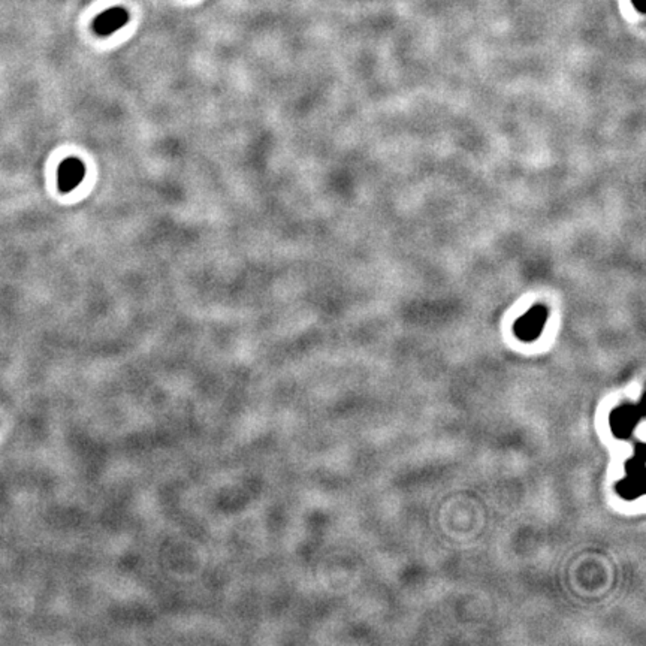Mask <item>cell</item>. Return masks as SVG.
I'll use <instances>...</instances> for the list:
<instances>
[{"label":"cell","instance_id":"5b68a950","mask_svg":"<svg viewBox=\"0 0 646 646\" xmlns=\"http://www.w3.org/2000/svg\"><path fill=\"white\" fill-rule=\"evenodd\" d=\"M643 2H645V0H633V5L638 8V11L642 13L643 11Z\"/></svg>","mask_w":646,"mask_h":646},{"label":"cell","instance_id":"3957f363","mask_svg":"<svg viewBox=\"0 0 646 646\" xmlns=\"http://www.w3.org/2000/svg\"><path fill=\"white\" fill-rule=\"evenodd\" d=\"M546 313L545 310H533L530 315H527L517 322V336L524 340H533L540 334Z\"/></svg>","mask_w":646,"mask_h":646},{"label":"cell","instance_id":"6da1fadb","mask_svg":"<svg viewBox=\"0 0 646 646\" xmlns=\"http://www.w3.org/2000/svg\"><path fill=\"white\" fill-rule=\"evenodd\" d=\"M85 165L78 158H67L57 169V185L62 193L74 192L85 177Z\"/></svg>","mask_w":646,"mask_h":646},{"label":"cell","instance_id":"7a4b0ae2","mask_svg":"<svg viewBox=\"0 0 646 646\" xmlns=\"http://www.w3.org/2000/svg\"><path fill=\"white\" fill-rule=\"evenodd\" d=\"M129 18L131 15L127 13L126 8L114 6L97 15L93 19L92 28L93 32L99 36H111L113 33L120 31L122 27L129 23Z\"/></svg>","mask_w":646,"mask_h":646},{"label":"cell","instance_id":"277c9868","mask_svg":"<svg viewBox=\"0 0 646 646\" xmlns=\"http://www.w3.org/2000/svg\"><path fill=\"white\" fill-rule=\"evenodd\" d=\"M622 415H624V419H630V417H631V416H629V410H627V412H624ZM625 422H627V420H624V424H625ZM624 424H621V426H618L616 429H621V428L624 429ZM630 424H631V425L636 424V420H630Z\"/></svg>","mask_w":646,"mask_h":646}]
</instances>
